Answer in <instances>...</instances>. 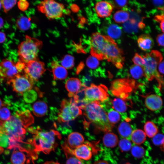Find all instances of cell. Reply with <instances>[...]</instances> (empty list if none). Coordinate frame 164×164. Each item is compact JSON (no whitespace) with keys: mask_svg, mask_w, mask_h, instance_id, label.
Segmentation results:
<instances>
[{"mask_svg":"<svg viewBox=\"0 0 164 164\" xmlns=\"http://www.w3.org/2000/svg\"><path fill=\"white\" fill-rule=\"evenodd\" d=\"M33 120L29 111L17 112L7 120L0 121V130L5 132L16 141H19L26 133L25 128L33 123Z\"/></svg>","mask_w":164,"mask_h":164,"instance_id":"obj_1","label":"cell"},{"mask_svg":"<svg viewBox=\"0 0 164 164\" xmlns=\"http://www.w3.org/2000/svg\"><path fill=\"white\" fill-rule=\"evenodd\" d=\"M84 110L85 118L97 129L106 132L112 130L114 125L109 121L106 113L100 101H95L88 104Z\"/></svg>","mask_w":164,"mask_h":164,"instance_id":"obj_2","label":"cell"},{"mask_svg":"<svg viewBox=\"0 0 164 164\" xmlns=\"http://www.w3.org/2000/svg\"><path fill=\"white\" fill-rule=\"evenodd\" d=\"M33 138L32 144L37 152L48 154L53 151L57 145V141L61 138V135L54 130L43 131L37 128L32 131Z\"/></svg>","mask_w":164,"mask_h":164,"instance_id":"obj_3","label":"cell"},{"mask_svg":"<svg viewBox=\"0 0 164 164\" xmlns=\"http://www.w3.org/2000/svg\"><path fill=\"white\" fill-rule=\"evenodd\" d=\"M145 63L143 67L145 77L149 81L155 79L158 87L161 91L164 87V79L157 70V66L163 59L161 53L156 50H152L143 56Z\"/></svg>","mask_w":164,"mask_h":164,"instance_id":"obj_4","label":"cell"},{"mask_svg":"<svg viewBox=\"0 0 164 164\" xmlns=\"http://www.w3.org/2000/svg\"><path fill=\"white\" fill-rule=\"evenodd\" d=\"M43 43L39 40L28 35L18 47V54L19 61L25 64L38 59V53Z\"/></svg>","mask_w":164,"mask_h":164,"instance_id":"obj_5","label":"cell"},{"mask_svg":"<svg viewBox=\"0 0 164 164\" xmlns=\"http://www.w3.org/2000/svg\"><path fill=\"white\" fill-rule=\"evenodd\" d=\"M143 85L129 77L118 79L112 82L110 91L114 96L126 100L134 89Z\"/></svg>","mask_w":164,"mask_h":164,"instance_id":"obj_6","label":"cell"},{"mask_svg":"<svg viewBox=\"0 0 164 164\" xmlns=\"http://www.w3.org/2000/svg\"><path fill=\"white\" fill-rule=\"evenodd\" d=\"M113 40L108 36L103 35L99 32L93 33L90 39L91 55L99 60H105L106 51Z\"/></svg>","mask_w":164,"mask_h":164,"instance_id":"obj_7","label":"cell"},{"mask_svg":"<svg viewBox=\"0 0 164 164\" xmlns=\"http://www.w3.org/2000/svg\"><path fill=\"white\" fill-rule=\"evenodd\" d=\"M82 114V111L73 99L63 100L61 103V109L58 114L60 121L68 122L75 119Z\"/></svg>","mask_w":164,"mask_h":164,"instance_id":"obj_8","label":"cell"},{"mask_svg":"<svg viewBox=\"0 0 164 164\" xmlns=\"http://www.w3.org/2000/svg\"><path fill=\"white\" fill-rule=\"evenodd\" d=\"M39 11L50 19L58 18L63 15L64 5L53 0H45L41 2L37 6Z\"/></svg>","mask_w":164,"mask_h":164,"instance_id":"obj_9","label":"cell"},{"mask_svg":"<svg viewBox=\"0 0 164 164\" xmlns=\"http://www.w3.org/2000/svg\"><path fill=\"white\" fill-rule=\"evenodd\" d=\"M107 87L103 84L96 85L91 84L85 89L84 100L88 104L95 101L103 102L109 97Z\"/></svg>","mask_w":164,"mask_h":164,"instance_id":"obj_10","label":"cell"},{"mask_svg":"<svg viewBox=\"0 0 164 164\" xmlns=\"http://www.w3.org/2000/svg\"><path fill=\"white\" fill-rule=\"evenodd\" d=\"M105 60L111 63L116 67L121 68L124 64V53L113 40L110 43L106 52Z\"/></svg>","mask_w":164,"mask_h":164,"instance_id":"obj_11","label":"cell"},{"mask_svg":"<svg viewBox=\"0 0 164 164\" xmlns=\"http://www.w3.org/2000/svg\"><path fill=\"white\" fill-rule=\"evenodd\" d=\"M23 70L24 74L34 83L38 80L46 69L44 63L38 59L27 63Z\"/></svg>","mask_w":164,"mask_h":164,"instance_id":"obj_12","label":"cell"},{"mask_svg":"<svg viewBox=\"0 0 164 164\" xmlns=\"http://www.w3.org/2000/svg\"><path fill=\"white\" fill-rule=\"evenodd\" d=\"M11 84L13 90L20 94L31 90L33 86V82L25 74H18L8 82Z\"/></svg>","mask_w":164,"mask_h":164,"instance_id":"obj_13","label":"cell"},{"mask_svg":"<svg viewBox=\"0 0 164 164\" xmlns=\"http://www.w3.org/2000/svg\"><path fill=\"white\" fill-rule=\"evenodd\" d=\"M19 73L16 63L13 61L4 59L0 63V76L7 80V82Z\"/></svg>","mask_w":164,"mask_h":164,"instance_id":"obj_14","label":"cell"},{"mask_svg":"<svg viewBox=\"0 0 164 164\" xmlns=\"http://www.w3.org/2000/svg\"><path fill=\"white\" fill-rule=\"evenodd\" d=\"M91 148L90 143L87 142L83 143L73 149H72V151L74 155L77 158L87 161L91 159L92 155Z\"/></svg>","mask_w":164,"mask_h":164,"instance_id":"obj_15","label":"cell"},{"mask_svg":"<svg viewBox=\"0 0 164 164\" xmlns=\"http://www.w3.org/2000/svg\"><path fill=\"white\" fill-rule=\"evenodd\" d=\"M112 4L106 1H101L97 2L95 6L96 12L99 17L105 18L109 16L113 9Z\"/></svg>","mask_w":164,"mask_h":164,"instance_id":"obj_16","label":"cell"},{"mask_svg":"<svg viewBox=\"0 0 164 164\" xmlns=\"http://www.w3.org/2000/svg\"><path fill=\"white\" fill-rule=\"evenodd\" d=\"M145 104L149 110L154 111L159 109L163 104L161 97L155 94H150L145 96Z\"/></svg>","mask_w":164,"mask_h":164,"instance_id":"obj_17","label":"cell"},{"mask_svg":"<svg viewBox=\"0 0 164 164\" xmlns=\"http://www.w3.org/2000/svg\"><path fill=\"white\" fill-rule=\"evenodd\" d=\"M101 104L106 113L109 122L113 125L118 123L120 119V114L112 108H110V102L106 100L103 102Z\"/></svg>","mask_w":164,"mask_h":164,"instance_id":"obj_18","label":"cell"},{"mask_svg":"<svg viewBox=\"0 0 164 164\" xmlns=\"http://www.w3.org/2000/svg\"><path fill=\"white\" fill-rule=\"evenodd\" d=\"M65 86L66 89L69 92V96L73 97L75 94L80 91L82 87V84L79 79L72 77L67 80Z\"/></svg>","mask_w":164,"mask_h":164,"instance_id":"obj_19","label":"cell"},{"mask_svg":"<svg viewBox=\"0 0 164 164\" xmlns=\"http://www.w3.org/2000/svg\"><path fill=\"white\" fill-rule=\"evenodd\" d=\"M62 146L66 157V164H90L76 157L72 152V149L69 147L66 142Z\"/></svg>","mask_w":164,"mask_h":164,"instance_id":"obj_20","label":"cell"},{"mask_svg":"<svg viewBox=\"0 0 164 164\" xmlns=\"http://www.w3.org/2000/svg\"><path fill=\"white\" fill-rule=\"evenodd\" d=\"M51 67L54 80H63L67 77L68 72L67 69L60 65L57 61H53Z\"/></svg>","mask_w":164,"mask_h":164,"instance_id":"obj_21","label":"cell"},{"mask_svg":"<svg viewBox=\"0 0 164 164\" xmlns=\"http://www.w3.org/2000/svg\"><path fill=\"white\" fill-rule=\"evenodd\" d=\"M84 142V138L83 135L77 132H73L68 136L66 142L70 147L75 149L83 144Z\"/></svg>","mask_w":164,"mask_h":164,"instance_id":"obj_22","label":"cell"},{"mask_svg":"<svg viewBox=\"0 0 164 164\" xmlns=\"http://www.w3.org/2000/svg\"><path fill=\"white\" fill-rule=\"evenodd\" d=\"M17 141L5 132L0 130V147L12 149L17 147Z\"/></svg>","mask_w":164,"mask_h":164,"instance_id":"obj_23","label":"cell"},{"mask_svg":"<svg viewBox=\"0 0 164 164\" xmlns=\"http://www.w3.org/2000/svg\"><path fill=\"white\" fill-rule=\"evenodd\" d=\"M139 47L144 51H148L153 46L154 41L151 37L149 34H143L140 36L137 40Z\"/></svg>","mask_w":164,"mask_h":164,"instance_id":"obj_24","label":"cell"},{"mask_svg":"<svg viewBox=\"0 0 164 164\" xmlns=\"http://www.w3.org/2000/svg\"><path fill=\"white\" fill-rule=\"evenodd\" d=\"M129 72V74L132 78V79L136 82V80L137 82L139 83V84H141L140 83V80L143 77L146 78L144 69L141 66L133 65L130 68Z\"/></svg>","mask_w":164,"mask_h":164,"instance_id":"obj_25","label":"cell"},{"mask_svg":"<svg viewBox=\"0 0 164 164\" xmlns=\"http://www.w3.org/2000/svg\"><path fill=\"white\" fill-rule=\"evenodd\" d=\"M125 100L120 98H115L110 101L112 108L124 117V113L127 109V104Z\"/></svg>","mask_w":164,"mask_h":164,"instance_id":"obj_26","label":"cell"},{"mask_svg":"<svg viewBox=\"0 0 164 164\" xmlns=\"http://www.w3.org/2000/svg\"><path fill=\"white\" fill-rule=\"evenodd\" d=\"M48 110L47 104L44 101H38L35 102L32 106V111L34 114L38 117L44 116Z\"/></svg>","mask_w":164,"mask_h":164,"instance_id":"obj_27","label":"cell"},{"mask_svg":"<svg viewBox=\"0 0 164 164\" xmlns=\"http://www.w3.org/2000/svg\"><path fill=\"white\" fill-rule=\"evenodd\" d=\"M118 131L121 137L128 139L130 138L133 131L131 125L126 121H123L120 124Z\"/></svg>","mask_w":164,"mask_h":164,"instance_id":"obj_28","label":"cell"},{"mask_svg":"<svg viewBox=\"0 0 164 164\" xmlns=\"http://www.w3.org/2000/svg\"><path fill=\"white\" fill-rule=\"evenodd\" d=\"M118 138L114 133L108 132H106L103 138V142L106 146L112 148L115 147L118 142Z\"/></svg>","mask_w":164,"mask_h":164,"instance_id":"obj_29","label":"cell"},{"mask_svg":"<svg viewBox=\"0 0 164 164\" xmlns=\"http://www.w3.org/2000/svg\"><path fill=\"white\" fill-rule=\"evenodd\" d=\"M130 138L133 143L137 145H140L145 141L146 135L143 130L137 129L133 131Z\"/></svg>","mask_w":164,"mask_h":164,"instance_id":"obj_30","label":"cell"},{"mask_svg":"<svg viewBox=\"0 0 164 164\" xmlns=\"http://www.w3.org/2000/svg\"><path fill=\"white\" fill-rule=\"evenodd\" d=\"M26 160L25 154L20 151L14 150L11 156V161L12 164H24Z\"/></svg>","mask_w":164,"mask_h":164,"instance_id":"obj_31","label":"cell"},{"mask_svg":"<svg viewBox=\"0 0 164 164\" xmlns=\"http://www.w3.org/2000/svg\"><path fill=\"white\" fill-rule=\"evenodd\" d=\"M145 134L149 137H153L158 132V128L155 124L151 121H147L144 125Z\"/></svg>","mask_w":164,"mask_h":164,"instance_id":"obj_32","label":"cell"},{"mask_svg":"<svg viewBox=\"0 0 164 164\" xmlns=\"http://www.w3.org/2000/svg\"><path fill=\"white\" fill-rule=\"evenodd\" d=\"M129 14L125 10H120L116 12L113 15V19L117 23H122L127 21L129 19Z\"/></svg>","mask_w":164,"mask_h":164,"instance_id":"obj_33","label":"cell"},{"mask_svg":"<svg viewBox=\"0 0 164 164\" xmlns=\"http://www.w3.org/2000/svg\"><path fill=\"white\" fill-rule=\"evenodd\" d=\"M107 32L109 36L114 39L119 38L122 32L121 28L118 25L114 24L108 26Z\"/></svg>","mask_w":164,"mask_h":164,"instance_id":"obj_34","label":"cell"},{"mask_svg":"<svg viewBox=\"0 0 164 164\" xmlns=\"http://www.w3.org/2000/svg\"><path fill=\"white\" fill-rule=\"evenodd\" d=\"M17 27L22 30L29 29L31 26L30 19L25 16H22L18 18L16 22Z\"/></svg>","mask_w":164,"mask_h":164,"instance_id":"obj_35","label":"cell"},{"mask_svg":"<svg viewBox=\"0 0 164 164\" xmlns=\"http://www.w3.org/2000/svg\"><path fill=\"white\" fill-rule=\"evenodd\" d=\"M61 65L67 69L72 68L74 65V58L70 55H66L62 59Z\"/></svg>","mask_w":164,"mask_h":164,"instance_id":"obj_36","label":"cell"},{"mask_svg":"<svg viewBox=\"0 0 164 164\" xmlns=\"http://www.w3.org/2000/svg\"><path fill=\"white\" fill-rule=\"evenodd\" d=\"M131 154L135 157L141 158L143 157L145 154V150L143 147L138 145L133 146L131 149Z\"/></svg>","mask_w":164,"mask_h":164,"instance_id":"obj_37","label":"cell"},{"mask_svg":"<svg viewBox=\"0 0 164 164\" xmlns=\"http://www.w3.org/2000/svg\"><path fill=\"white\" fill-rule=\"evenodd\" d=\"M119 147L121 151L127 152L132 149V145L129 139L123 138L120 140Z\"/></svg>","mask_w":164,"mask_h":164,"instance_id":"obj_38","label":"cell"},{"mask_svg":"<svg viewBox=\"0 0 164 164\" xmlns=\"http://www.w3.org/2000/svg\"><path fill=\"white\" fill-rule=\"evenodd\" d=\"M86 64L88 68L94 69L97 68L99 66V62L97 58L91 55L87 59Z\"/></svg>","mask_w":164,"mask_h":164,"instance_id":"obj_39","label":"cell"},{"mask_svg":"<svg viewBox=\"0 0 164 164\" xmlns=\"http://www.w3.org/2000/svg\"><path fill=\"white\" fill-rule=\"evenodd\" d=\"M2 6L5 13L8 12L16 4V0H1Z\"/></svg>","mask_w":164,"mask_h":164,"instance_id":"obj_40","label":"cell"},{"mask_svg":"<svg viewBox=\"0 0 164 164\" xmlns=\"http://www.w3.org/2000/svg\"><path fill=\"white\" fill-rule=\"evenodd\" d=\"M11 116L10 112L7 108L2 107L0 109V121H4L7 120Z\"/></svg>","mask_w":164,"mask_h":164,"instance_id":"obj_41","label":"cell"},{"mask_svg":"<svg viewBox=\"0 0 164 164\" xmlns=\"http://www.w3.org/2000/svg\"><path fill=\"white\" fill-rule=\"evenodd\" d=\"M24 94V99L27 102H32L37 98L36 93L31 90L26 92Z\"/></svg>","mask_w":164,"mask_h":164,"instance_id":"obj_42","label":"cell"},{"mask_svg":"<svg viewBox=\"0 0 164 164\" xmlns=\"http://www.w3.org/2000/svg\"><path fill=\"white\" fill-rule=\"evenodd\" d=\"M152 142L155 145H162L164 143V135L161 134H157L153 137Z\"/></svg>","mask_w":164,"mask_h":164,"instance_id":"obj_43","label":"cell"},{"mask_svg":"<svg viewBox=\"0 0 164 164\" xmlns=\"http://www.w3.org/2000/svg\"><path fill=\"white\" fill-rule=\"evenodd\" d=\"M132 61L135 65L142 67L145 63V61L143 58L137 53H135L132 59Z\"/></svg>","mask_w":164,"mask_h":164,"instance_id":"obj_44","label":"cell"},{"mask_svg":"<svg viewBox=\"0 0 164 164\" xmlns=\"http://www.w3.org/2000/svg\"><path fill=\"white\" fill-rule=\"evenodd\" d=\"M154 19L159 23L161 29L164 33V13L156 15L154 17Z\"/></svg>","mask_w":164,"mask_h":164,"instance_id":"obj_45","label":"cell"},{"mask_svg":"<svg viewBox=\"0 0 164 164\" xmlns=\"http://www.w3.org/2000/svg\"><path fill=\"white\" fill-rule=\"evenodd\" d=\"M18 8L22 11H25L28 8L29 4L26 0H20L17 3Z\"/></svg>","mask_w":164,"mask_h":164,"instance_id":"obj_46","label":"cell"},{"mask_svg":"<svg viewBox=\"0 0 164 164\" xmlns=\"http://www.w3.org/2000/svg\"><path fill=\"white\" fill-rule=\"evenodd\" d=\"M115 7L118 9H120L126 5L128 3L127 0H115L113 1Z\"/></svg>","mask_w":164,"mask_h":164,"instance_id":"obj_47","label":"cell"},{"mask_svg":"<svg viewBox=\"0 0 164 164\" xmlns=\"http://www.w3.org/2000/svg\"><path fill=\"white\" fill-rule=\"evenodd\" d=\"M156 41L159 46H164V33L158 35L156 38Z\"/></svg>","mask_w":164,"mask_h":164,"instance_id":"obj_48","label":"cell"},{"mask_svg":"<svg viewBox=\"0 0 164 164\" xmlns=\"http://www.w3.org/2000/svg\"><path fill=\"white\" fill-rule=\"evenodd\" d=\"M158 69L160 73L164 74V61L159 63L158 65Z\"/></svg>","mask_w":164,"mask_h":164,"instance_id":"obj_49","label":"cell"},{"mask_svg":"<svg viewBox=\"0 0 164 164\" xmlns=\"http://www.w3.org/2000/svg\"><path fill=\"white\" fill-rule=\"evenodd\" d=\"M6 39V36L4 33L0 31V43L5 42Z\"/></svg>","mask_w":164,"mask_h":164,"instance_id":"obj_50","label":"cell"},{"mask_svg":"<svg viewBox=\"0 0 164 164\" xmlns=\"http://www.w3.org/2000/svg\"><path fill=\"white\" fill-rule=\"evenodd\" d=\"M153 4L157 6H160L164 4L163 0H154L153 1Z\"/></svg>","mask_w":164,"mask_h":164,"instance_id":"obj_51","label":"cell"},{"mask_svg":"<svg viewBox=\"0 0 164 164\" xmlns=\"http://www.w3.org/2000/svg\"><path fill=\"white\" fill-rule=\"evenodd\" d=\"M94 164H109L106 161L104 160H100L96 161Z\"/></svg>","mask_w":164,"mask_h":164,"instance_id":"obj_52","label":"cell"},{"mask_svg":"<svg viewBox=\"0 0 164 164\" xmlns=\"http://www.w3.org/2000/svg\"><path fill=\"white\" fill-rule=\"evenodd\" d=\"M43 164H60L59 163L53 161H47L45 162Z\"/></svg>","mask_w":164,"mask_h":164,"instance_id":"obj_53","label":"cell"},{"mask_svg":"<svg viewBox=\"0 0 164 164\" xmlns=\"http://www.w3.org/2000/svg\"><path fill=\"white\" fill-rule=\"evenodd\" d=\"M4 25V21L1 17H0V29Z\"/></svg>","mask_w":164,"mask_h":164,"instance_id":"obj_54","label":"cell"},{"mask_svg":"<svg viewBox=\"0 0 164 164\" xmlns=\"http://www.w3.org/2000/svg\"><path fill=\"white\" fill-rule=\"evenodd\" d=\"M3 106V103L1 100L0 99V109H1Z\"/></svg>","mask_w":164,"mask_h":164,"instance_id":"obj_55","label":"cell"},{"mask_svg":"<svg viewBox=\"0 0 164 164\" xmlns=\"http://www.w3.org/2000/svg\"><path fill=\"white\" fill-rule=\"evenodd\" d=\"M161 149L164 152V143L162 145Z\"/></svg>","mask_w":164,"mask_h":164,"instance_id":"obj_56","label":"cell"},{"mask_svg":"<svg viewBox=\"0 0 164 164\" xmlns=\"http://www.w3.org/2000/svg\"><path fill=\"white\" fill-rule=\"evenodd\" d=\"M2 6V5L1 2V1H0V9H1Z\"/></svg>","mask_w":164,"mask_h":164,"instance_id":"obj_57","label":"cell"},{"mask_svg":"<svg viewBox=\"0 0 164 164\" xmlns=\"http://www.w3.org/2000/svg\"><path fill=\"white\" fill-rule=\"evenodd\" d=\"M125 164H130V163H129V162H127V163H125Z\"/></svg>","mask_w":164,"mask_h":164,"instance_id":"obj_58","label":"cell"}]
</instances>
